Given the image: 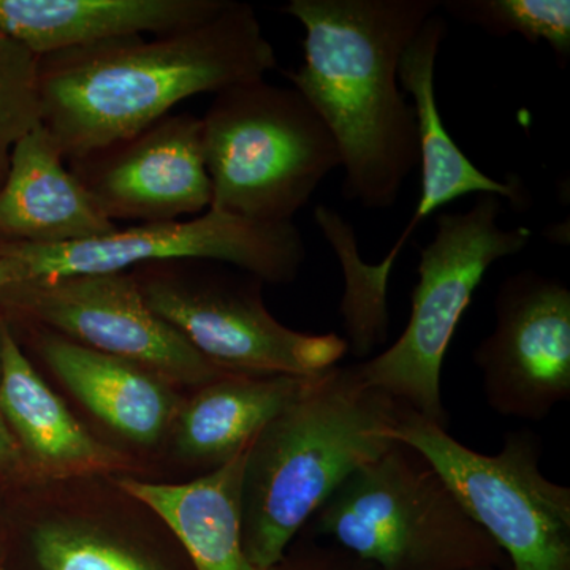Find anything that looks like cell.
<instances>
[{
  "mask_svg": "<svg viewBox=\"0 0 570 570\" xmlns=\"http://www.w3.org/2000/svg\"><path fill=\"white\" fill-rule=\"evenodd\" d=\"M277 67L253 7L230 2L193 28L40 58L41 124L67 163L129 140L183 100L265 80Z\"/></svg>",
  "mask_w": 570,
  "mask_h": 570,
  "instance_id": "cell-1",
  "label": "cell"
},
{
  "mask_svg": "<svg viewBox=\"0 0 570 570\" xmlns=\"http://www.w3.org/2000/svg\"><path fill=\"white\" fill-rule=\"evenodd\" d=\"M441 0H291L302 66L284 71L340 151L343 197L390 209L419 165L417 118L400 91L401 56Z\"/></svg>",
  "mask_w": 570,
  "mask_h": 570,
  "instance_id": "cell-2",
  "label": "cell"
},
{
  "mask_svg": "<svg viewBox=\"0 0 570 570\" xmlns=\"http://www.w3.org/2000/svg\"><path fill=\"white\" fill-rule=\"evenodd\" d=\"M400 404L370 389L354 366L311 376L249 448L243 482V547L255 569L283 562L314 513L354 472L396 444Z\"/></svg>",
  "mask_w": 570,
  "mask_h": 570,
  "instance_id": "cell-3",
  "label": "cell"
},
{
  "mask_svg": "<svg viewBox=\"0 0 570 570\" xmlns=\"http://www.w3.org/2000/svg\"><path fill=\"white\" fill-rule=\"evenodd\" d=\"M305 530L376 570H478L508 558L415 450L393 445L354 472Z\"/></svg>",
  "mask_w": 570,
  "mask_h": 570,
  "instance_id": "cell-4",
  "label": "cell"
},
{
  "mask_svg": "<svg viewBox=\"0 0 570 570\" xmlns=\"http://www.w3.org/2000/svg\"><path fill=\"white\" fill-rule=\"evenodd\" d=\"M204 122L212 208L261 224H292L341 167L332 134L294 88L265 80L214 94Z\"/></svg>",
  "mask_w": 570,
  "mask_h": 570,
  "instance_id": "cell-5",
  "label": "cell"
},
{
  "mask_svg": "<svg viewBox=\"0 0 570 570\" xmlns=\"http://www.w3.org/2000/svg\"><path fill=\"white\" fill-rule=\"evenodd\" d=\"M502 198L478 195L464 213H439L436 230L420 247L419 283L406 328L384 352L354 365L363 384L448 428L442 365L461 317L490 266L531 243L528 227L498 224Z\"/></svg>",
  "mask_w": 570,
  "mask_h": 570,
  "instance_id": "cell-6",
  "label": "cell"
},
{
  "mask_svg": "<svg viewBox=\"0 0 570 570\" xmlns=\"http://www.w3.org/2000/svg\"><path fill=\"white\" fill-rule=\"evenodd\" d=\"M390 438L415 450L493 539L512 570H570V489L540 469L539 438L505 434L494 455L400 404Z\"/></svg>",
  "mask_w": 570,
  "mask_h": 570,
  "instance_id": "cell-7",
  "label": "cell"
},
{
  "mask_svg": "<svg viewBox=\"0 0 570 570\" xmlns=\"http://www.w3.org/2000/svg\"><path fill=\"white\" fill-rule=\"evenodd\" d=\"M153 313L174 326L214 366L243 376H314L347 354L344 337L287 328L266 309L262 281L202 262V275H179L174 261L138 266Z\"/></svg>",
  "mask_w": 570,
  "mask_h": 570,
  "instance_id": "cell-8",
  "label": "cell"
},
{
  "mask_svg": "<svg viewBox=\"0 0 570 570\" xmlns=\"http://www.w3.org/2000/svg\"><path fill=\"white\" fill-rule=\"evenodd\" d=\"M306 258L292 224H261L209 209L194 219L137 224L58 246L0 245V288L10 285L112 275L170 261L234 266L262 283H294Z\"/></svg>",
  "mask_w": 570,
  "mask_h": 570,
  "instance_id": "cell-9",
  "label": "cell"
},
{
  "mask_svg": "<svg viewBox=\"0 0 570 570\" xmlns=\"http://www.w3.org/2000/svg\"><path fill=\"white\" fill-rule=\"evenodd\" d=\"M0 295L48 332L164 381L204 387L228 376L153 313L132 272L10 285Z\"/></svg>",
  "mask_w": 570,
  "mask_h": 570,
  "instance_id": "cell-10",
  "label": "cell"
},
{
  "mask_svg": "<svg viewBox=\"0 0 570 570\" xmlns=\"http://www.w3.org/2000/svg\"><path fill=\"white\" fill-rule=\"evenodd\" d=\"M487 404L502 417H549L570 400V291L532 269L499 285L494 328L475 347Z\"/></svg>",
  "mask_w": 570,
  "mask_h": 570,
  "instance_id": "cell-11",
  "label": "cell"
},
{
  "mask_svg": "<svg viewBox=\"0 0 570 570\" xmlns=\"http://www.w3.org/2000/svg\"><path fill=\"white\" fill-rule=\"evenodd\" d=\"M112 223H170L212 208L204 122L168 115L129 140L71 164Z\"/></svg>",
  "mask_w": 570,
  "mask_h": 570,
  "instance_id": "cell-12",
  "label": "cell"
},
{
  "mask_svg": "<svg viewBox=\"0 0 570 570\" xmlns=\"http://www.w3.org/2000/svg\"><path fill=\"white\" fill-rule=\"evenodd\" d=\"M448 21L434 13L409 41L401 56L397 80L411 94L412 107L417 118L419 164L422 167V193L417 208L400 235L387 257L377 265L367 264L374 283L389 287L390 275L397 255L415 234L420 224L442 206L459 200L464 195H498L519 209L530 206L531 197L519 176L510 175L505 181L491 178L471 163L445 129L436 100V62L442 41L448 37Z\"/></svg>",
  "mask_w": 570,
  "mask_h": 570,
  "instance_id": "cell-13",
  "label": "cell"
},
{
  "mask_svg": "<svg viewBox=\"0 0 570 570\" xmlns=\"http://www.w3.org/2000/svg\"><path fill=\"white\" fill-rule=\"evenodd\" d=\"M116 228L67 167L43 124L14 145L0 184V245H66L99 238Z\"/></svg>",
  "mask_w": 570,
  "mask_h": 570,
  "instance_id": "cell-14",
  "label": "cell"
},
{
  "mask_svg": "<svg viewBox=\"0 0 570 570\" xmlns=\"http://www.w3.org/2000/svg\"><path fill=\"white\" fill-rule=\"evenodd\" d=\"M232 0H0V31L33 55L154 33L212 20Z\"/></svg>",
  "mask_w": 570,
  "mask_h": 570,
  "instance_id": "cell-15",
  "label": "cell"
},
{
  "mask_svg": "<svg viewBox=\"0 0 570 570\" xmlns=\"http://www.w3.org/2000/svg\"><path fill=\"white\" fill-rule=\"evenodd\" d=\"M0 412L40 471L77 478L127 466V460L73 417L3 325L0 346Z\"/></svg>",
  "mask_w": 570,
  "mask_h": 570,
  "instance_id": "cell-16",
  "label": "cell"
},
{
  "mask_svg": "<svg viewBox=\"0 0 570 570\" xmlns=\"http://www.w3.org/2000/svg\"><path fill=\"white\" fill-rule=\"evenodd\" d=\"M249 448L190 482L122 479L118 485L167 523L195 569L258 570L247 560L243 547V482ZM268 570H285V560Z\"/></svg>",
  "mask_w": 570,
  "mask_h": 570,
  "instance_id": "cell-17",
  "label": "cell"
},
{
  "mask_svg": "<svg viewBox=\"0 0 570 570\" xmlns=\"http://www.w3.org/2000/svg\"><path fill=\"white\" fill-rule=\"evenodd\" d=\"M40 352L82 406L129 441L156 444L174 420L176 397L156 374L51 332Z\"/></svg>",
  "mask_w": 570,
  "mask_h": 570,
  "instance_id": "cell-18",
  "label": "cell"
},
{
  "mask_svg": "<svg viewBox=\"0 0 570 570\" xmlns=\"http://www.w3.org/2000/svg\"><path fill=\"white\" fill-rule=\"evenodd\" d=\"M309 377L228 374L209 382L179 414V452L209 471L223 466L253 444Z\"/></svg>",
  "mask_w": 570,
  "mask_h": 570,
  "instance_id": "cell-19",
  "label": "cell"
},
{
  "mask_svg": "<svg viewBox=\"0 0 570 570\" xmlns=\"http://www.w3.org/2000/svg\"><path fill=\"white\" fill-rule=\"evenodd\" d=\"M442 9L493 37L520 36L547 43L561 67L570 58L569 0H445Z\"/></svg>",
  "mask_w": 570,
  "mask_h": 570,
  "instance_id": "cell-20",
  "label": "cell"
},
{
  "mask_svg": "<svg viewBox=\"0 0 570 570\" xmlns=\"http://www.w3.org/2000/svg\"><path fill=\"white\" fill-rule=\"evenodd\" d=\"M40 124V58L0 31V184L14 145Z\"/></svg>",
  "mask_w": 570,
  "mask_h": 570,
  "instance_id": "cell-21",
  "label": "cell"
},
{
  "mask_svg": "<svg viewBox=\"0 0 570 570\" xmlns=\"http://www.w3.org/2000/svg\"><path fill=\"white\" fill-rule=\"evenodd\" d=\"M32 543L40 570H163L110 539L70 524H43Z\"/></svg>",
  "mask_w": 570,
  "mask_h": 570,
  "instance_id": "cell-22",
  "label": "cell"
},
{
  "mask_svg": "<svg viewBox=\"0 0 570 570\" xmlns=\"http://www.w3.org/2000/svg\"><path fill=\"white\" fill-rule=\"evenodd\" d=\"M17 452V444H14L10 431L7 430L6 423L0 419V471L13 463L18 455Z\"/></svg>",
  "mask_w": 570,
  "mask_h": 570,
  "instance_id": "cell-23",
  "label": "cell"
},
{
  "mask_svg": "<svg viewBox=\"0 0 570 570\" xmlns=\"http://www.w3.org/2000/svg\"><path fill=\"white\" fill-rule=\"evenodd\" d=\"M478 570H512L510 569V566H502V568H483Z\"/></svg>",
  "mask_w": 570,
  "mask_h": 570,
  "instance_id": "cell-24",
  "label": "cell"
},
{
  "mask_svg": "<svg viewBox=\"0 0 570 570\" xmlns=\"http://www.w3.org/2000/svg\"><path fill=\"white\" fill-rule=\"evenodd\" d=\"M2 330H3V325L0 324V346H2Z\"/></svg>",
  "mask_w": 570,
  "mask_h": 570,
  "instance_id": "cell-25",
  "label": "cell"
}]
</instances>
